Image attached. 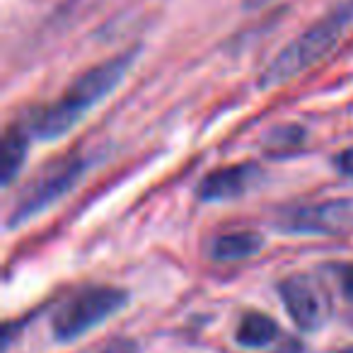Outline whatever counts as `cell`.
<instances>
[{
    "label": "cell",
    "mask_w": 353,
    "mask_h": 353,
    "mask_svg": "<svg viewBox=\"0 0 353 353\" xmlns=\"http://www.w3.org/2000/svg\"><path fill=\"white\" fill-rule=\"evenodd\" d=\"M341 290L348 300H353V264H348L341 271Z\"/></svg>",
    "instance_id": "14"
},
{
    "label": "cell",
    "mask_w": 353,
    "mask_h": 353,
    "mask_svg": "<svg viewBox=\"0 0 353 353\" xmlns=\"http://www.w3.org/2000/svg\"><path fill=\"white\" fill-rule=\"evenodd\" d=\"M264 247V237L256 230H232L223 232L211 242V256L216 261H242L259 254Z\"/></svg>",
    "instance_id": "8"
},
{
    "label": "cell",
    "mask_w": 353,
    "mask_h": 353,
    "mask_svg": "<svg viewBox=\"0 0 353 353\" xmlns=\"http://www.w3.org/2000/svg\"><path fill=\"white\" fill-rule=\"evenodd\" d=\"M279 336V324L264 312H247L237 324L235 339L240 346L247 348H264Z\"/></svg>",
    "instance_id": "10"
},
{
    "label": "cell",
    "mask_w": 353,
    "mask_h": 353,
    "mask_svg": "<svg viewBox=\"0 0 353 353\" xmlns=\"http://www.w3.org/2000/svg\"><path fill=\"white\" fill-rule=\"evenodd\" d=\"M138 59V46L85 70L73 85L63 92V97L54 104H44L30 117V131L41 141L61 138L85 117L92 107H97L121 80L126 78L128 68Z\"/></svg>",
    "instance_id": "1"
},
{
    "label": "cell",
    "mask_w": 353,
    "mask_h": 353,
    "mask_svg": "<svg viewBox=\"0 0 353 353\" xmlns=\"http://www.w3.org/2000/svg\"><path fill=\"white\" fill-rule=\"evenodd\" d=\"M261 170L250 162H240V165L221 167L216 172H208L196 187V196L201 201L218 203V201H232L240 199L259 182Z\"/></svg>",
    "instance_id": "6"
},
{
    "label": "cell",
    "mask_w": 353,
    "mask_h": 353,
    "mask_svg": "<svg viewBox=\"0 0 353 353\" xmlns=\"http://www.w3.org/2000/svg\"><path fill=\"white\" fill-rule=\"evenodd\" d=\"M269 3H274V0H242L245 10H259V8L269 6Z\"/></svg>",
    "instance_id": "15"
},
{
    "label": "cell",
    "mask_w": 353,
    "mask_h": 353,
    "mask_svg": "<svg viewBox=\"0 0 353 353\" xmlns=\"http://www.w3.org/2000/svg\"><path fill=\"white\" fill-rule=\"evenodd\" d=\"M305 128L298 123H283V126H274L264 138V148L269 155H288V152L298 150L305 141Z\"/></svg>",
    "instance_id": "11"
},
{
    "label": "cell",
    "mask_w": 353,
    "mask_h": 353,
    "mask_svg": "<svg viewBox=\"0 0 353 353\" xmlns=\"http://www.w3.org/2000/svg\"><path fill=\"white\" fill-rule=\"evenodd\" d=\"M334 167H336L343 176H351L353 179V145L346 148V150H341L336 157H334Z\"/></svg>",
    "instance_id": "13"
},
{
    "label": "cell",
    "mask_w": 353,
    "mask_h": 353,
    "mask_svg": "<svg viewBox=\"0 0 353 353\" xmlns=\"http://www.w3.org/2000/svg\"><path fill=\"white\" fill-rule=\"evenodd\" d=\"M351 25L353 0H343V3L334 6L327 15L319 17L310 30H305L298 39H293L285 49L279 51V56L261 70L259 88H279V85L290 83L298 75H303L307 68L317 65L319 61L327 59L336 49Z\"/></svg>",
    "instance_id": "2"
},
{
    "label": "cell",
    "mask_w": 353,
    "mask_h": 353,
    "mask_svg": "<svg viewBox=\"0 0 353 353\" xmlns=\"http://www.w3.org/2000/svg\"><path fill=\"white\" fill-rule=\"evenodd\" d=\"M128 303V293L114 285H94L85 288L78 295L63 303L56 310L51 319V329L59 341H73V339L88 334L104 319H109L114 312Z\"/></svg>",
    "instance_id": "4"
},
{
    "label": "cell",
    "mask_w": 353,
    "mask_h": 353,
    "mask_svg": "<svg viewBox=\"0 0 353 353\" xmlns=\"http://www.w3.org/2000/svg\"><path fill=\"white\" fill-rule=\"evenodd\" d=\"M102 353H138V343L133 341V339H114V341H109L107 346H104Z\"/></svg>",
    "instance_id": "12"
},
{
    "label": "cell",
    "mask_w": 353,
    "mask_h": 353,
    "mask_svg": "<svg viewBox=\"0 0 353 353\" xmlns=\"http://www.w3.org/2000/svg\"><path fill=\"white\" fill-rule=\"evenodd\" d=\"M279 295L283 300V307L288 310L290 319L303 332L317 329L324 317V303L317 285L307 276H290L279 283Z\"/></svg>",
    "instance_id": "7"
},
{
    "label": "cell",
    "mask_w": 353,
    "mask_h": 353,
    "mask_svg": "<svg viewBox=\"0 0 353 353\" xmlns=\"http://www.w3.org/2000/svg\"><path fill=\"white\" fill-rule=\"evenodd\" d=\"M85 170H88V160L80 152H70V155L56 160L44 170V174L34 176L22 194L17 196L15 206H12L10 221L8 228H20L44 213L49 206H54L59 199L73 192L75 184L83 179Z\"/></svg>",
    "instance_id": "3"
},
{
    "label": "cell",
    "mask_w": 353,
    "mask_h": 353,
    "mask_svg": "<svg viewBox=\"0 0 353 353\" xmlns=\"http://www.w3.org/2000/svg\"><path fill=\"white\" fill-rule=\"evenodd\" d=\"M279 225L293 235H343L353 230V199H332L290 208Z\"/></svg>",
    "instance_id": "5"
},
{
    "label": "cell",
    "mask_w": 353,
    "mask_h": 353,
    "mask_svg": "<svg viewBox=\"0 0 353 353\" xmlns=\"http://www.w3.org/2000/svg\"><path fill=\"white\" fill-rule=\"evenodd\" d=\"M30 150V133L22 126H10L3 138V160H0V172H3V187H10L15 176L20 174L22 165L27 160Z\"/></svg>",
    "instance_id": "9"
}]
</instances>
